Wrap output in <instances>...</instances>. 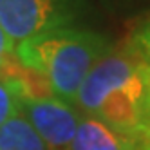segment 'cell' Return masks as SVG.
<instances>
[{
	"mask_svg": "<svg viewBox=\"0 0 150 150\" xmlns=\"http://www.w3.org/2000/svg\"><path fill=\"white\" fill-rule=\"evenodd\" d=\"M74 107L128 139L150 137V71L123 44L92 67L78 91Z\"/></svg>",
	"mask_w": 150,
	"mask_h": 150,
	"instance_id": "1",
	"label": "cell"
},
{
	"mask_svg": "<svg viewBox=\"0 0 150 150\" xmlns=\"http://www.w3.org/2000/svg\"><path fill=\"white\" fill-rule=\"evenodd\" d=\"M112 49L103 35L62 27L18 42L15 56L24 69L40 76L54 98L74 105L92 67Z\"/></svg>",
	"mask_w": 150,
	"mask_h": 150,
	"instance_id": "2",
	"label": "cell"
},
{
	"mask_svg": "<svg viewBox=\"0 0 150 150\" xmlns=\"http://www.w3.org/2000/svg\"><path fill=\"white\" fill-rule=\"evenodd\" d=\"M87 0H0V27L18 42L72 24L83 15Z\"/></svg>",
	"mask_w": 150,
	"mask_h": 150,
	"instance_id": "3",
	"label": "cell"
},
{
	"mask_svg": "<svg viewBox=\"0 0 150 150\" xmlns=\"http://www.w3.org/2000/svg\"><path fill=\"white\" fill-rule=\"evenodd\" d=\"M20 112L47 150H71L81 112L74 105L47 96H24Z\"/></svg>",
	"mask_w": 150,
	"mask_h": 150,
	"instance_id": "4",
	"label": "cell"
},
{
	"mask_svg": "<svg viewBox=\"0 0 150 150\" xmlns=\"http://www.w3.org/2000/svg\"><path fill=\"white\" fill-rule=\"evenodd\" d=\"M137 143L107 127L92 116L81 114L71 150H136Z\"/></svg>",
	"mask_w": 150,
	"mask_h": 150,
	"instance_id": "5",
	"label": "cell"
},
{
	"mask_svg": "<svg viewBox=\"0 0 150 150\" xmlns=\"http://www.w3.org/2000/svg\"><path fill=\"white\" fill-rule=\"evenodd\" d=\"M0 150H47L22 112L0 127Z\"/></svg>",
	"mask_w": 150,
	"mask_h": 150,
	"instance_id": "6",
	"label": "cell"
},
{
	"mask_svg": "<svg viewBox=\"0 0 150 150\" xmlns=\"http://www.w3.org/2000/svg\"><path fill=\"white\" fill-rule=\"evenodd\" d=\"M18 67L11 72V76L0 78V127H2L9 117L20 112V105L24 98V89L18 80Z\"/></svg>",
	"mask_w": 150,
	"mask_h": 150,
	"instance_id": "7",
	"label": "cell"
},
{
	"mask_svg": "<svg viewBox=\"0 0 150 150\" xmlns=\"http://www.w3.org/2000/svg\"><path fill=\"white\" fill-rule=\"evenodd\" d=\"M127 45L134 51V54L141 60L150 71V18L141 22L132 31L130 38L127 40Z\"/></svg>",
	"mask_w": 150,
	"mask_h": 150,
	"instance_id": "8",
	"label": "cell"
},
{
	"mask_svg": "<svg viewBox=\"0 0 150 150\" xmlns=\"http://www.w3.org/2000/svg\"><path fill=\"white\" fill-rule=\"evenodd\" d=\"M15 47L16 45L11 42V38L0 27V78L9 76L18 65V60L15 56Z\"/></svg>",
	"mask_w": 150,
	"mask_h": 150,
	"instance_id": "9",
	"label": "cell"
},
{
	"mask_svg": "<svg viewBox=\"0 0 150 150\" xmlns=\"http://www.w3.org/2000/svg\"><path fill=\"white\" fill-rule=\"evenodd\" d=\"M141 150H150V137H148L146 141L143 143V148H141Z\"/></svg>",
	"mask_w": 150,
	"mask_h": 150,
	"instance_id": "10",
	"label": "cell"
}]
</instances>
